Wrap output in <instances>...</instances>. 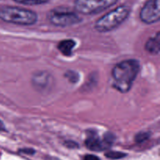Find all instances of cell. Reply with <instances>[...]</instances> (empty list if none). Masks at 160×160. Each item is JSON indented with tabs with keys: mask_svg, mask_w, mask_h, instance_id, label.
<instances>
[{
	"mask_svg": "<svg viewBox=\"0 0 160 160\" xmlns=\"http://www.w3.org/2000/svg\"><path fill=\"white\" fill-rule=\"evenodd\" d=\"M140 70V62L137 59H126L117 63L112 70L114 88L123 94L129 92Z\"/></svg>",
	"mask_w": 160,
	"mask_h": 160,
	"instance_id": "1",
	"label": "cell"
},
{
	"mask_svg": "<svg viewBox=\"0 0 160 160\" xmlns=\"http://www.w3.org/2000/svg\"><path fill=\"white\" fill-rule=\"evenodd\" d=\"M0 20L13 24L30 26L37 23L38 14L23 8L3 6L0 8Z\"/></svg>",
	"mask_w": 160,
	"mask_h": 160,
	"instance_id": "2",
	"label": "cell"
},
{
	"mask_svg": "<svg viewBox=\"0 0 160 160\" xmlns=\"http://www.w3.org/2000/svg\"><path fill=\"white\" fill-rule=\"evenodd\" d=\"M131 9L128 6H120L98 19L95 23V29L101 33L109 32L118 28L128 19Z\"/></svg>",
	"mask_w": 160,
	"mask_h": 160,
	"instance_id": "3",
	"label": "cell"
},
{
	"mask_svg": "<svg viewBox=\"0 0 160 160\" xmlns=\"http://www.w3.org/2000/svg\"><path fill=\"white\" fill-rule=\"evenodd\" d=\"M118 0H75L74 8L79 13L93 15L107 9Z\"/></svg>",
	"mask_w": 160,
	"mask_h": 160,
	"instance_id": "4",
	"label": "cell"
},
{
	"mask_svg": "<svg viewBox=\"0 0 160 160\" xmlns=\"http://www.w3.org/2000/svg\"><path fill=\"white\" fill-rule=\"evenodd\" d=\"M48 21L56 27H68L79 23L82 21L81 17L77 13L70 11L51 10L47 14Z\"/></svg>",
	"mask_w": 160,
	"mask_h": 160,
	"instance_id": "5",
	"label": "cell"
},
{
	"mask_svg": "<svg viewBox=\"0 0 160 160\" xmlns=\"http://www.w3.org/2000/svg\"><path fill=\"white\" fill-rule=\"evenodd\" d=\"M114 140V136L111 133H106L102 139L100 138L95 131H89L87 139L84 142L85 146L89 150L101 152L110 148Z\"/></svg>",
	"mask_w": 160,
	"mask_h": 160,
	"instance_id": "6",
	"label": "cell"
},
{
	"mask_svg": "<svg viewBox=\"0 0 160 160\" xmlns=\"http://www.w3.org/2000/svg\"><path fill=\"white\" fill-rule=\"evenodd\" d=\"M140 19L147 24L157 23L160 20L159 0H148L140 12Z\"/></svg>",
	"mask_w": 160,
	"mask_h": 160,
	"instance_id": "7",
	"label": "cell"
},
{
	"mask_svg": "<svg viewBox=\"0 0 160 160\" xmlns=\"http://www.w3.org/2000/svg\"><path fill=\"white\" fill-rule=\"evenodd\" d=\"M52 80V76L48 72L42 71L34 73L32 78V84L37 90L40 92L47 90L51 86Z\"/></svg>",
	"mask_w": 160,
	"mask_h": 160,
	"instance_id": "8",
	"label": "cell"
},
{
	"mask_svg": "<svg viewBox=\"0 0 160 160\" xmlns=\"http://www.w3.org/2000/svg\"><path fill=\"white\" fill-rule=\"evenodd\" d=\"M145 49L152 55H159L160 52V32L158 31L154 37H152L145 44Z\"/></svg>",
	"mask_w": 160,
	"mask_h": 160,
	"instance_id": "9",
	"label": "cell"
},
{
	"mask_svg": "<svg viewBox=\"0 0 160 160\" xmlns=\"http://www.w3.org/2000/svg\"><path fill=\"white\" fill-rule=\"evenodd\" d=\"M76 46V42L73 39H65L58 44V49L65 56H70L73 52L74 47Z\"/></svg>",
	"mask_w": 160,
	"mask_h": 160,
	"instance_id": "10",
	"label": "cell"
},
{
	"mask_svg": "<svg viewBox=\"0 0 160 160\" xmlns=\"http://www.w3.org/2000/svg\"><path fill=\"white\" fill-rule=\"evenodd\" d=\"M14 2L20 4L28 5V6H35V5L45 4L50 0H13Z\"/></svg>",
	"mask_w": 160,
	"mask_h": 160,
	"instance_id": "11",
	"label": "cell"
},
{
	"mask_svg": "<svg viewBox=\"0 0 160 160\" xmlns=\"http://www.w3.org/2000/svg\"><path fill=\"white\" fill-rule=\"evenodd\" d=\"M64 77L66 78H67L68 81L70 83H72V84H76V83H78V80L80 78L78 73H77L76 71H73V70H69V71L66 72Z\"/></svg>",
	"mask_w": 160,
	"mask_h": 160,
	"instance_id": "12",
	"label": "cell"
},
{
	"mask_svg": "<svg viewBox=\"0 0 160 160\" xmlns=\"http://www.w3.org/2000/svg\"><path fill=\"white\" fill-rule=\"evenodd\" d=\"M150 132L148 131H141L138 134H136L134 140L137 143H143L145 141L148 140L150 137Z\"/></svg>",
	"mask_w": 160,
	"mask_h": 160,
	"instance_id": "13",
	"label": "cell"
},
{
	"mask_svg": "<svg viewBox=\"0 0 160 160\" xmlns=\"http://www.w3.org/2000/svg\"><path fill=\"white\" fill-rule=\"evenodd\" d=\"M127 156L126 153L121 152H115V151H109L106 153V156L109 159H119L125 157Z\"/></svg>",
	"mask_w": 160,
	"mask_h": 160,
	"instance_id": "14",
	"label": "cell"
},
{
	"mask_svg": "<svg viewBox=\"0 0 160 160\" xmlns=\"http://www.w3.org/2000/svg\"><path fill=\"white\" fill-rule=\"evenodd\" d=\"M65 145L67 147L70 148H78V145L74 142H72V141H67L65 142Z\"/></svg>",
	"mask_w": 160,
	"mask_h": 160,
	"instance_id": "15",
	"label": "cell"
},
{
	"mask_svg": "<svg viewBox=\"0 0 160 160\" xmlns=\"http://www.w3.org/2000/svg\"><path fill=\"white\" fill-rule=\"evenodd\" d=\"M84 160H100V159L95 155H86L84 157Z\"/></svg>",
	"mask_w": 160,
	"mask_h": 160,
	"instance_id": "16",
	"label": "cell"
},
{
	"mask_svg": "<svg viewBox=\"0 0 160 160\" xmlns=\"http://www.w3.org/2000/svg\"><path fill=\"white\" fill-rule=\"evenodd\" d=\"M20 152H22L23 153H25V154H29V155H33L34 154V150H33L32 148H24V149L20 150Z\"/></svg>",
	"mask_w": 160,
	"mask_h": 160,
	"instance_id": "17",
	"label": "cell"
},
{
	"mask_svg": "<svg viewBox=\"0 0 160 160\" xmlns=\"http://www.w3.org/2000/svg\"><path fill=\"white\" fill-rule=\"evenodd\" d=\"M6 131V128H5V125L3 123V122L0 120V131Z\"/></svg>",
	"mask_w": 160,
	"mask_h": 160,
	"instance_id": "18",
	"label": "cell"
},
{
	"mask_svg": "<svg viewBox=\"0 0 160 160\" xmlns=\"http://www.w3.org/2000/svg\"><path fill=\"white\" fill-rule=\"evenodd\" d=\"M46 160H59L57 159H56V158H52V157H48L47 158Z\"/></svg>",
	"mask_w": 160,
	"mask_h": 160,
	"instance_id": "19",
	"label": "cell"
}]
</instances>
